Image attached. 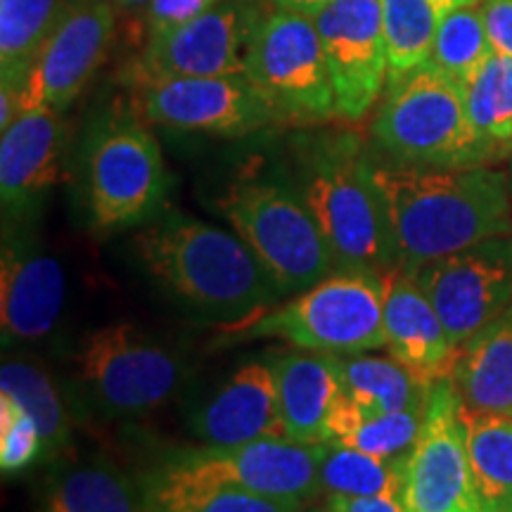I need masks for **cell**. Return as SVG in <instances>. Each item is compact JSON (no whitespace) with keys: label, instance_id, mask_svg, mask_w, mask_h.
Segmentation results:
<instances>
[{"label":"cell","instance_id":"cell-1","mask_svg":"<svg viewBox=\"0 0 512 512\" xmlns=\"http://www.w3.org/2000/svg\"><path fill=\"white\" fill-rule=\"evenodd\" d=\"M373 178L387 214L394 271L413 275L427 261L512 235L508 171L373 162Z\"/></svg>","mask_w":512,"mask_h":512},{"label":"cell","instance_id":"cell-2","mask_svg":"<svg viewBox=\"0 0 512 512\" xmlns=\"http://www.w3.org/2000/svg\"><path fill=\"white\" fill-rule=\"evenodd\" d=\"M147 273L204 318L238 325L280 299L271 275L238 233L164 211L133 240Z\"/></svg>","mask_w":512,"mask_h":512},{"label":"cell","instance_id":"cell-3","mask_svg":"<svg viewBox=\"0 0 512 512\" xmlns=\"http://www.w3.org/2000/svg\"><path fill=\"white\" fill-rule=\"evenodd\" d=\"M335 256L337 271H394L387 214L373 159L356 133L332 131L297 145V185Z\"/></svg>","mask_w":512,"mask_h":512},{"label":"cell","instance_id":"cell-4","mask_svg":"<svg viewBox=\"0 0 512 512\" xmlns=\"http://www.w3.org/2000/svg\"><path fill=\"white\" fill-rule=\"evenodd\" d=\"M373 138L392 162L430 169L489 166L508 155L477 133L463 86L430 64L389 79L373 119Z\"/></svg>","mask_w":512,"mask_h":512},{"label":"cell","instance_id":"cell-5","mask_svg":"<svg viewBox=\"0 0 512 512\" xmlns=\"http://www.w3.org/2000/svg\"><path fill=\"white\" fill-rule=\"evenodd\" d=\"M384 280L370 271L330 273L290 302L273 306L238 325H226L235 339L275 337L320 354L351 356L387 347Z\"/></svg>","mask_w":512,"mask_h":512},{"label":"cell","instance_id":"cell-6","mask_svg":"<svg viewBox=\"0 0 512 512\" xmlns=\"http://www.w3.org/2000/svg\"><path fill=\"white\" fill-rule=\"evenodd\" d=\"M219 209L271 275L280 297L309 290L337 268L297 188L280 181L235 183L219 200Z\"/></svg>","mask_w":512,"mask_h":512},{"label":"cell","instance_id":"cell-7","mask_svg":"<svg viewBox=\"0 0 512 512\" xmlns=\"http://www.w3.org/2000/svg\"><path fill=\"white\" fill-rule=\"evenodd\" d=\"M245 76L273 107L278 124L318 126L337 117L335 86L309 15L273 8L247 46Z\"/></svg>","mask_w":512,"mask_h":512},{"label":"cell","instance_id":"cell-8","mask_svg":"<svg viewBox=\"0 0 512 512\" xmlns=\"http://www.w3.org/2000/svg\"><path fill=\"white\" fill-rule=\"evenodd\" d=\"M76 373L88 401L107 418H138L162 408L181 387L185 363L138 325H102L83 339Z\"/></svg>","mask_w":512,"mask_h":512},{"label":"cell","instance_id":"cell-9","mask_svg":"<svg viewBox=\"0 0 512 512\" xmlns=\"http://www.w3.org/2000/svg\"><path fill=\"white\" fill-rule=\"evenodd\" d=\"M88 207L102 233L152 221L169 192L162 147L133 117H112L95 128L86 155Z\"/></svg>","mask_w":512,"mask_h":512},{"label":"cell","instance_id":"cell-10","mask_svg":"<svg viewBox=\"0 0 512 512\" xmlns=\"http://www.w3.org/2000/svg\"><path fill=\"white\" fill-rule=\"evenodd\" d=\"M460 408L451 375L432 384L418 441L403 465L399 501L406 512H482Z\"/></svg>","mask_w":512,"mask_h":512},{"label":"cell","instance_id":"cell-11","mask_svg":"<svg viewBox=\"0 0 512 512\" xmlns=\"http://www.w3.org/2000/svg\"><path fill=\"white\" fill-rule=\"evenodd\" d=\"M413 278L460 351L512 306V235H498L427 261Z\"/></svg>","mask_w":512,"mask_h":512},{"label":"cell","instance_id":"cell-12","mask_svg":"<svg viewBox=\"0 0 512 512\" xmlns=\"http://www.w3.org/2000/svg\"><path fill=\"white\" fill-rule=\"evenodd\" d=\"M136 86L143 117L174 131L242 138L278 124L273 107L245 74L176 76Z\"/></svg>","mask_w":512,"mask_h":512},{"label":"cell","instance_id":"cell-13","mask_svg":"<svg viewBox=\"0 0 512 512\" xmlns=\"http://www.w3.org/2000/svg\"><path fill=\"white\" fill-rule=\"evenodd\" d=\"M114 27L117 8L112 0H74L24 76L22 112L34 107L67 110L105 62Z\"/></svg>","mask_w":512,"mask_h":512},{"label":"cell","instance_id":"cell-14","mask_svg":"<svg viewBox=\"0 0 512 512\" xmlns=\"http://www.w3.org/2000/svg\"><path fill=\"white\" fill-rule=\"evenodd\" d=\"M261 15L249 0H221L192 22L145 41L133 81L245 74L249 38Z\"/></svg>","mask_w":512,"mask_h":512},{"label":"cell","instance_id":"cell-15","mask_svg":"<svg viewBox=\"0 0 512 512\" xmlns=\"http://www.w3.org/2000/svg\"><path fill=\"white\" fill-rule=\"evenodd\" d=\"M311 19L330 67L337 117L361 121L389 79L380 0H332Z\"/></svg>","mask_w":512,"mask_h":512},{"label":"cell","instance_id":"cell-16","mask_svg":"<svg viewBox=\"0 0 512 512\" xmlns=\"http://www.w3.org/2000/svg\"><path fill=\"white\" fill-rule=\"evenodd\" d=\"M325 451L328 444H304L290 437H271L242 446L181 451L169 460L192 475L245 486L271 498L306 503L323 491L320 465Z\"/></svg>","mask_w":512,"mask_h":512},{"label":"cell","instance_id":"cell-17","mask_svg":"<svg viewBox=\"0 0 512 512\" xmlns=\"http://www.w3.org/2000/svg\"><path fill=\"white\" fill-rule=\"evenodd\" d=\"M0 273V332L3 344L46 339L62 316L67 280L55 256L34 242L5 235Z\"/></svg>","mask_w":512,"mask_h":512},{"label":"cell","instance_id":"cell-18","mask_svg":"<svg viewBox=\"0 0 512 512\" xmlns=\"http://www.w3.org/2000/svg\"><path fill=\"white\" fill-rule=\"evenodd\" d=\"M190 427L207 446H242L285 437L271 361H249L190 415Z\"/></svg>","mask_w":512,"mask_h":512},{"label":"cell","instance_id":"cell-19","mask_svg":"<svg viewBox=\"0 0 512 512\" xmlns=\"http://www.w3.org/2000/svg\"><path fill=\"white\" fill-rule=\"evenodd\" d=\"M0 133V197L5 214L17 219L36 207L60 174V112L24 110Z\"/></svg>","mask_w":512,"mask_h":512},{"label":"cell","instance_id":"cell-20","mask_svg":"<svg viewBox=\"0 0 512 512\" xmlns=\"http://www.w3.org/2000/svg\"><path fill=\"white\" fill-rule=\"evenodd\" d=\"M382 280L384 335L392 356L430 384L451 375L458 349L413 275L389 271Z\"/></svg>","mask_w":512,"mask_h":512},{"label":"cell","instance_id":"cell-21","mask_svg":"<svg viewBox=\"0 0 512 512\" xmlns=\"http://www.w3.org/2000/svg\"><path fill=\"white\" fill-rule=\"evenodd\" d=\"M285 437L325 444V422L342 389L339 356L320 351H285L271 358Z\"/></svg>","mask_w":512,"mask_h":512},{"label":"cell","instance_id":"cell-22","mask_svg":"<svg viewBox=\"0 0 512 512\" xmlns=\"http://www.w3.org/2000/svg\"><path fill=\"white\" fill-rule=\"evenodd\" d=\"M451 377L465 408L512 418V306L458 351Z\"/></svg>","mask_w":512,"mask_h":512},{"label":"cell","instance_id":"cell-23","mask_svg":"<svg viewBox=\"0 0 512 512\" xmlns=\"http://www.w3.org/2000/svg\"><path fill=\"white\" fill-rule=\"evenodd\" d=\"M147 512H302L306 503L216 482L166 460L140 484Z\"/></svg>","mask_w":512,"mask_h":512},{"label":"cell","instance_id":"cell-24","mask_svg":"<svg viewBox=\"0 0 512 512\" xmlns=\"http://www.w3.org/2000/svg\"><path fill=\"white\" fill-rule=\"evenodd\" d=\"M41 512H147L143 489L107 458L79 460L57 472Z\"/></svg>","mask_w":512,"mask_h":512},{"label":"cell","instance_id":"cell-25","mask_svg":"<svg viewBox=\"0 0 512 512\" xmlns=\"http://www.w3.org/2000/svg\"><path fill=\"white\" fill-rule=\"evenodd\" d=\"M342 389L366 415L396 413L425 406L432 384L394 356H339Z\"/></svg>","mask_w":512,"mask_h":512},{"label":"cell","instance_id":"cell-26","mask_svg":"<svg viewBox=\"0 0 512 512\" xmlns=\"http://www.w3.org/2000/svg\"><path fill=\"white\" fill-rule=\"evenodd\" d=\"M482 512H512V418L460 408Z\"/></svg>","mask_w":512,"mask_h":512},{"label":"cell","instance_id":"cell-27","mask_svg":"<svg viewBox=\"0 0 512 512\" xmlns=\"http://www.w3.org/2000/svg\"><path fill=\"white\" fill-rule=\"evenodd\" d=\"M74 0H0V86L22 88L31 62Z\"/></svg>","mask_w":512,"mask_h":512},{"label":"cell","instance_id":"cell-28","mask_svg":"<svg viewBox=\"0 0 512 512\" xmlns=\"http://www.w3.org/2000/svg\"><path fill=\"white\" fill-rule=\"evenodd\" d=\"M0 392L17 399L36 420L43 439V458H55L69 446L72 420L46 368L29 358H5L0 368Z\"/></svg>","mask_w":512,"mask_h":512},{"label":"cell","instance_id":"cell-29","mask_svg":"<svg viewBox=\"0 0 512 512\" xmlns=\"http://www.w3.org/2000/svg\"><path fill=\"white\" fill-rule=\"evenodd\" d=\"M389 79L425 67L437 36L441 12L434 0H380ZM387 79V81H389Z\"/></svg>","mask_w":512,"mask_h":512},{"label":"cell","instance_id":"cell-30","mask_svg":"<svg viewBox=\"0 0 512 512\" xmlns=\"http://www.w3.org/2000/svg\"><path fill=\"white\" fill-rule=\"evenodd\" d=\"M463 95L479 136L512 155V57L491 53L463 83Z\"/></svg>","mask_w":512,"mask_h":512},{"label":"cell","instance_id":"cell-31","mask_svg":"<svg viewBox=\"0 0 512 512\" xmlns=\"http://www.w3.org/2000/svg\"><path fill=\"white\" fill-rule=\"evenodd\" d=\"M491 53L494 50L486 34L482 0H475V3L458 5L439 19L427 64L463 86Z\"/></svg>","mask_w":512,"mask_h":512},{"label":"cell","instance_id":"cell-32","mask_svg":"<svg viewBox=\"0 0 512 512\" xmlns=\"http://www.w3.org/2000/svg\"><path fill=\"white\" fill-rule=\"evenodd\" d=\"M403 460H384L347 444H328L320 484L328 496H396L401 494Z\"/></svg>","mask_w":512,"mask_h":512},{"label":"cell","instance_id":"cell-33","mask_svg":"<svg viewBox=\"0 0 512 512\" xmlns=\"http://www.w3.org/2000/svg\"><path fill=\"white\" fill-rule=\"evenodd\" d=\"M425 406L406 408V411L396 413L366 415L361 425H358V430L344 444L361 448L370 456L384 460L408 458L415 441H418L422 418H425Z\"/></svg>","mask_w":512,"mask_h":512},{"label":"cell","instance_id":"cell-34","mask_svg":"<svg viewBox=\"0 0 512 512\" xmlns=\"http://www.w3.org/2000/svg\"><path fill=\"white\" fill-rule=\"evenodd\" d=\"M43 458V439L36 420L17 399L0 392V467L17 475Z\"/></svg>","mask_w":512,"mask_h":512},{"label":"cell","instance_id":"cell-35","mask_svg":"<svg viewBox=\"0 0 512 512\" xmlns=\"http://www.w3.org/2000/svg\"><path fill=\"white\" fill-rule=\"evenodd\" d=\"M219 3L221 0H152L143 15L145 41L169 34L171 29L192 22Z\"/></svg>","mask_w":512,"mask_h":512},{"label":"cell","instance_id":"cell-36","mask_svg":"<svg viewBox=\"0 0 512 512\" xmlns=\"http://www.w3.org/2000/svg\"><path fill=\"white\" fill-rule=\"evenodd\" d=\"M482 15L491 50L512 57V0H482Z\"/></svg>","mask_w":512,"mask_h":512},{"label":"cell","instance_id":"cell-37","mask_svg":"<svg viewBox=\"0 0 512 512\" xmlns=\"http://www.w3.org/2000/svg\"><path fill=\"white\" fill-rule=\"evenodd\" d=\"M328 512H406L396 496H328Z\"/></svg>","mask_w":512,"mask_h":512},{"label":"cell","instance_id":"cell-38","mask_svg":"<svg viewBox=\"0 0 512 512\" xmlns=\"http://www.w3.org/2000/svg\"><path fill=\"white\" fill-rule=\"evenodd\" d=\"M268 3H273V8L302 12V15L313 17L318 10H323L325 5L332 3V0H268Z\"/></svg>","mask_w":512,"mask_h":512},{"label":"cell","instance_id":"cell-39","mask_svg":"<svg viewBox=\"0 0 512 512\" xmlns=\"http://www.w3.org/2000/svg\"><path fill=\"white\" fill-rule=\"evenodd\" d=\"M114 8L119 12H126V15H145L147 5L152 3V0H112Z\"/></svg>","mask_w":512,"mask_h":512},{"label":"cell","instance_id":"cell-40","mask_svg":"<svg viewBox=\"0 0 512 512\" xmlns=\"http://www.w3.org/2000/svg\"><path fill=\"white\" fill-rule=\"evenodd\" d=\"M437 3V8L441 12V17L446 15V12H451L453 8H458V5H465V3H475V0H434Z\"/></svg>","mask_w":512,"mask_h":512},{"label":"cell","instance_id":"cell-41","mask_svg":"<svg viewBox=\"0 0 512 512\" xmlns=\"http://www.w3.org/2000/svg\"><path fill=\"white\" fill-rule=\"evenodd\" d=\"M508 181H510V197H512V155H510V166H508Z\"/></svg>","mask_w":512,"mask_h":512},{"label":"cell","instance_id":"cell-42","mask_svg":"<svg viewBox=\"0 0 512 512\" xmlns=\"http://www.w3.org/2000/svg\"><path fill=\"white\" fill-rule=\"evenodd\" d=\"M302 512H328V508H325V505H323V508H302Z\"/></svg>","mask_w":512,"mask_h":512}]
</instances>
